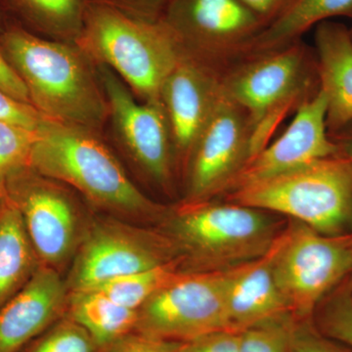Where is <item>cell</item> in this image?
Wrapping results in <instances>:
<instances>
[{"label": "cell", "mask_w": 352, "mask_h": 352, "mask_svg": "<svg viewBox=\"0 0 352 352\" xmlns=\"http://www.w3.org/2000/svg\"><path fill=\"white\" fill-rule=\"evenodd\" d=\"M162 21L185 55L220 75L245 56L265 25L239 0H170Z\"/></svg>", "instance_id": "obj_9"}, {"label": "cell", "mask_w": 352, "mask_h": 352, "mask_svg": "<svg viewBox=\"0 0 352 352\" xmlns=\"http://www.w3.org/2000/svg\"><path fill=\"white\" fill-rule=\"evenodd\" d=\"M85 328L65 315L21 352H102Z\"/></svg>", "instance_id": "obj_25"}, {"label": "cell", "mask_w": 352, "mask_h": 352, "mask_svg": "<svg viewBox=\"0 0 352 352\" xmlns=\"http://www.w3.org/2000/svg\"><path fill=\"white\" fill-rule=\"evenodd\" d=\"M228 200L287 215L328 235L352 230V160L333 155L228 192Z\"/></svg>", "instance_id": "obj_5"}, {"label": "cell", "mask_w": 352, "mask_h": 352, "mask_svg": "<svg viewBox=\"0 0 352 352\" xmlns=\"http://www.w3.org/2000/svg\"><path fill=\"white\" fill-rule=\"evenodd\" d=\"M36 131L0 120V182L20 168L29 166Z\"/></svg>", "instance_id": "obj_27"}, {"label": "cell", "mask_w": 352, "mask_h": 352, "mask_svg": "<svg viewBox=\"0 0 352 352\" xmlns=\"http://www.w3.org/2000/svg\"><path fill=\"white\" fill-rule=\"evenodd\" d=\"M221 330H228L222 271H182L139 308L135 328L179 342Z\"/></svg>", "instance_id": "obj_11"}, {"label": "cell", "mask_w": 352, "mask_h": 352, "mask_svg": "<svg viewBox=\"0 0 352 352\" xmlns=\"http://www.w3.org/2000/svg\"><path fill=\"white\" fill-rule=\"evenodd\" d=\"M316 71L327 97L328 131L352 122V34L344 25L323 22L315 32Z\"/></svg>", "instance_id": "obj_18"}, {"label": "cell", "mask_w": 352, "mask_h": 352, "mask_svg": "<svg viewBox=\"0 0 352 352\" xmlns=\"http://www.w3.org/2000/svg\"><path fill=\"white\" fill-rule=\"evenodd\" d=\"M29 166L117 219H162L166 212L132 182L98 132L46 120L36 131Z\"/></svg>", "instance_id": "obj_2"}, {"label": "cell", "mask_w": 352, "mask_h": 352, "mask_svg": "<svg viewBox=\"0 0 352 352\" xmlns=\"http://www.w3.org/2000/svg\"><path fill=\"white\" fill-rule=\"evenodd\" d=\"M266 212L231 201H183L166 210L160 231L185 272L222 271L270 250L284 227Z\"/></svg>", "instance_id": "obj_3"}, {"label": "cell", "mask_w": 352, "mask_h": 352, "mask_svg": "<svg viewBox=\"0 0 352 352\" xmlns=\"http://www.w3.org/2000/svg\"><path fill=\"white\" fill-rule=\"evenodd\" d=\"M179 342L157 339L133 331L116 340L102 352H178Z\"/></svg>", "instance_id": "obj_30"}, {"label": "cell", "mask_w": 352, "mask_h": 352, "mask_svg": "<svg viewBox=\"0 0 352 352\" xmlns=\"http://www.w3.org/2000/svg\"><path fill=\"white\" fill-rule=\"evenodd\" d=\"M327 107V97L318 88L298 106L286 131L247 162L228 192L340 154L339 145L329 136Z\"/></svg>", "instance_id": "obj_14"}, {"label": "cell", "mask_w": 352, "mask_h": 352, "mask_svg": "<svg viewBox=\"0 0 352 352\" xmlns=\"http://www.w3.org/2000/svg\"><path fill=\"white\" fill-rule=\"evenodd\" d=\"M41 261L8 197L0 206V308L31 279Z\"/></svg>", "instance_id": "obj_20"}, {"label": "cell", "mask_w": 352, "mask_h": 352, "mask_svg": "<svg viewBox=\"0 0 352 352\" xmlns=\"http://www.w3.org/2000/svg\"><path fill=\"white\" fill-rule=\"evenodd\" d=\"M239 1L266 25L282 12L291 0H239Z\"/></svg>", "instance_id": "obj_34"}, {"label": "cell", "mask_w": 352, "mask_h": 352, "mask_svg": "<svg viewBox=\"0 0 352 352\" xmlns=\"http://www.w3.org/2000/svg\"><path fill=\"white\" fill-rule=\"evenodd\" d=\"M46 120L30 104L16 100L0 90V120L36 131Z\"/></svg>", "instance_id": "obj_31"}, {"label": "cell", "mask_w": 352, "mask_h": 352, "mask_svg": "<svg viewBox=\"0 0 352 352\" xmlns=\"http://www.w3.org/2000/svg\"><path fill=\"white\" fill-rule=\"evenodd\" d=\"M291 352H352V347L322 333L314 317L294 318Z\"/></svg>", "instance_id": "obj_28"}, {"label": "cell", "mask_w": 352, "mask_h": 352, "mask_svg": "<svg viewBox=\"0 0 352 352\" xmlns=\"http://www.w3.org/2000/svg\"><path fill=\"white\" fill-rule=\"evenodd\" d=\"M182 271V261L175 259L141 272L115 278L88 289L100 292L112 298L113 302L138 310L160 289Z\"/></svg>", "instance_id": "obj_23"}, {"label": "cell", "mask_w": 352, "mask_h": 352, "mask_svg": "<svg viewBox=\"0 0 352 352\" xmlns=\"http://www.w3.org/2000/svg\"><path fill=\"white\" fill-rule=\"evenodd\" d=\"M280 234L263 256L222 270L228 330L241 332L261 322L291 314L274 276Z\"/></svg>", "instance_id": "obj_17"}, {"label": "cell", "mask_w": 352, "mask_h": 352, "mask_svg": "<svg viewBox=\"0 0 352 352\" xmlns=\"http://www.w3.org/2000/svg\"><path fill=\"white\" fill-rule=\"evenodd\" d=\"M110 7L134 19L157 22L163 18L170 0H88Z\"/></svg>", "instance_id": "obj_29"}, {"label": "cell", "mask_w": 352, "mask_h": 352, "mask_svg": "<svg viewBox=\"0 0 352 352\" xmlns=\"http://www.w3.org/2000/svg\"><path fill=\"white\" fill-rule=\"evenodd\" d=\"M312 74L300 41L245 57L222 72V92L245 111L251 124L250 159L270 142L289 111L311 96Z\"/></svg>", "instance_id": "obj_6"}, {"label": "cell", "mask_w": 352, "mask_h": 352, "mask_svg": "<svg viewBox=\"0 0 352 352\" xmlns=\"http://www.w3.org/2000/svg\"><path fill=\"white\" fill-rule=\"evenodd\" d=\"M340 147V151L342 154L346 155V157H351L352 160V134L344 136L339 142H337Z\"/></svg>", "instance_id": "obj_35"}, {"label": "cell", "mask_w": 352, "mask_h": 352, "mask_svg": "<svg viewBox=\"0 0 352 352\" xmlns=\"http://www.w3.org/2000/svg\"><path fill=\"white\" fill-rule=\"evenodd\" d=\"M76 43L97 66H105L140 101L160 100L162 85L184 52L163 21L129 17L88 1Z\"/></svg>", "instance_id": "obj_4"}, {"label": "cell", "mask_w": 352, "mask_h": 352, "mask_svg": "<svg viewBox=\"0 0 352 352\" xmlns=\"http://www.w3.org/2000/svg\"><path fill=\"white\" fill-rule=\"evenodd\" d=\"M97 67L116 140L147 177L168 188L176 157L163 104L161 100H138L113 71L105 66Z\"/></svg>", "instance_id": "obj_12"}, {"label": "cell", "mask_w": 352, "mask_h": 352, "mask_svg": "<svg viewBox=\"0 0 352 352\" xmlns=\"http://www.w3.org/2000/svg\"><path fill=\"white\" fill-rule=\"evenodd\" d=\"M221 95L219 72L185 54L164 80L160 100L170 124L177 163L186 166Z\"/></svg>", "instance_id": "obj_15"}, {"label": "cell", "mask_w": 352, "mask_h": 352, "mask_svg": "<svg viewBox=\"0 0 352 352\" xmlns=\"http://www.w3.org/2000/svg\"><path fill=\"white\" fill-rule=\"evenodd\" d=\"M67 316L80 324L101 349L135 331L138 310L124 307L95 289L69 291Z\"/></svg>", "instance_id": "obj_21"}, {"label": "cell", "mask_w": 352, "mask_h": 352, "mask_svg": "<svg viewBox=\"0 0 352 352\" xmlns=\"http://www.w3.org/2000/svg\"><path fill=\"white\" fill-rule=\"evenodd\" d=\"M178 352H239V333L221 330L207 333L180 342Z\"/></svg>", "instance_id": "obj_32"}, {"label": "cell", "mask_w": 352, "mask_h": 352, "mask_svg": "<svg viewBox=\"0 0 352 352\" xmlns=\"http://www.w3.org/2000/svg\"><path fill=\"white\" fill-rule=\"evenodd\" d=\"M69 289L59 271L43 265L0 308V352H21L63 318Z\"/></svg>", "instance_id": "obj_16"}, {"label": "cell", "mask_w": 352, "mask_h": 352, "mask_svg": "<svg viewBox=\"0 0 352 352\" xmlns=\"http://www.w3.org/2000/svg\"><path fill=\"white\" fill-rule=\"evenodd\" d=\"M352 274V230L328 235L292 220L280 234L274 276L289 312L314 317L317 307Z\"/></svg>", "instance_id": "obj_7"}, {"label": "cell", "mask_w": 352, "mask_h": 352, "mask_svg": "<svg viewBox=\"0 0 352 352\" xmlns=\"http://www.w3.org/2000/svg\"><path fill=\"white\" fill-rule=\"evenodd\" d=\"M6 188H4V183L0 182V206H1L2 201L6 198Z\"/></svg>", "instance_id": "obj_37"}, {"label": "cell", "mask_w": 352, "mask_h": 352, "mask_svg": "<svg viewBox=\"0 0 352 352\" xmlns=\"http://www.w3.org/2000/svg\"><path fill=\"white\" fill-rule=\"evenodd\" d=\"M293 314L275 317L239 333V352H291Z\"/></svg>", "instance_id": "obj_26"}, {"label": "cell", "mask_w": 352, "mask_h": 352, "mask_svg": "<svg viewBox=\"0 0 352 352\" xmlns=\"http://www.w3.org/2000/svg\"><path fill=\"white\" fill-rule=\"evenodd\" d=\"M247 113L222 92L186 164L184 201L212 200L226 193L251 156Z\"/></svg>", "instance_id": "obj_13"}, {"label": "cell", "mask_w": 352, "mask_h": 352, "mask_svg": "<svg viewBox=\"0 0 352 352\" xmlns=\"http://www.w3.org/2000/svg\"><path fill=\"white\" fill-rule=\"evenodd\" d=\"M7 25L6 15H4V10L2 9L1 6H0V34L3 32L4 29H6Z\"/></svg>", "instance_id": "obj_36"}, {"label": "cell", "mask_w": 352, "mask_h": 352, "mask_svg": "<svg viewBox=\"0 0 352 352\" xmlns=\"http://www.w3.org/2000/svg\"><path fill=\"white\" fill-rule=\"evenodd\" d=\"M3 183L39 261L60 272L73 261L87 230L73 190L30 166L14 171Z\"/></svg>", "instance_id": "obj_8"}, {"label": "cell", "mask_w": 352, "mask_h": 352, "mask_svg": "<svg viewBox=\"0 0 352 352\" xmlns=\"http://www.w3.org/2000/svg\"><path fill=\"white\" fill-rule=\"evenodd\" d=\"M88 0H0L19 24L43 38L76 43L82 32Z\"/></svg>", "instance_id": "obj_22"}, {"label": "cell", "mask_w": 352, "mask_h": 352, "mask_svg": "<svg viewBox=\"0 0 352 352\" xmlns=\"http://www.w3.org/2000/svg\"><path fill=\"white\" fill-rule=\"evenodd\" d=\"M0 90L16 100L30 104L29 94L24 82L21 80L11 65L0 51Z\"/></svg>", "instance_id": "obj_33"}, {"label": "cell", "mask_w": 352, "mask_h": 352, "mask_svg": "<svg viewBox=\"0 0 352 352\" xmlns=\"http://www.w3.org/2000/svg\"><path fill=\"white\" fill-rule=\"evenodd\" d=\"M175 259L173 245L161 231L117 219L97 220L87 227L66 283L69 291L94 288Z\"/></svg>", "instance_id": "obj_10"}, {"label": "cell", "mask_w": 352, "mask_h": 352, "mask_svg": "<svg viewBox=\"0 0 352 352\" xmlns=\"http://www.w3.org/2000/svg\"><path fill=\"white\" fill-rule=\"evenodd\" d=\"M340 16L352 18V0H291L258 32L244 58L289 45L314 25Z\"/></svg>", "instance_id": "obj_19"}, {"label": "cell", "mask_w": 352, "mask_h": 352, "mask_svg": "<svg viewBox=\"0 0 352 352\" xmlns=\"http://www.w3.org/2000/svg\"><path fill=\"white\" fill-rule=\"evenodd\" d=\"M314 322L322 333L352 347V277L342 282L317 307Z\"/></svg>", "instance_id": "obj_24"}, {"label": "cell", "mask_w": 352, "mask_h": 352, "mask_svg": "<svg viewBox=\"0 0 352 352\" xmlns=\"http://www.w3.org/2000/svg\"><path fill=\"white\" fill-rule=\"evenodd\" d=\"M0 51L45 119L101 133L108 103L97 65L76 43L43 38L7 23Z\"/></svg>", "instance_id": "obj_1"}]
</instances>
